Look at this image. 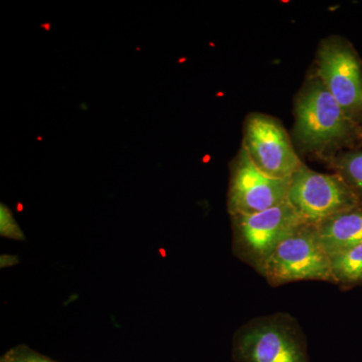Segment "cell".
Listing matches in <instances>:
<instances>
[{
  "instance_id": "obj_1",
  "label": "cell",
  "mask_w": 362,
  "mask_h": 362,
  "mask_svg": "<svg viewBox=\"0 0 362 362\" xmlns=\"http://www.w3.org/2000/svg\"><path fill=\"white\" fill-rule=\"evenodd\" d=\"M294 137L304 151L324 154L362 140V130L314 73L295 102Z\"/></svg>"
},
{
  "instance_id": "obj_2",
  "label": "cell",
  "mask_w": 362,
  "mask_h": 362,
  "mask_svg": "<svg viewBox=\"0 0 362 362\" xmlns=\"http://www.w3.org/2000/svg\"><path fill=\"white\" fill-rule=\"evenodd\" d=\"M235 362H311L301 325L287 312L250 319L233 334Z\"/></svg>"
},
{
  "instance_id": "obj_3",
  "label": "cell",
  "mask_w": 362,
  "mask_h": 362,
  "mask_svg": "<svg viewBox=\"0 0 362 362\" xmlns=\"http://www.w3.org/2000/svg\"><path fill=\"white\" fill-rule=\"evenodd\" d=\"M261 276L274 288L300 281L332 284L331 259L321 244L317 226L308 223L298 226L276 247Z\"/></svg>"
},
{
  "instance_id": "obj_4",
  "label": "cell",
  "mask_w": 362,
  "mask_h": 362,
  "mask_svg": "<svg viewBox=\"0 0 362 362\" xmlns=\"http://www.w3.org/2000/svg\"><path fill=\"white\" fill-rule=\"evenodd\" d=\"M230 218L233 254L259 275L278 245L305 223L288 201L261 213Z\"/></svg>"
},
{
  "instance_id": "obj_5",
  "label": "cell",
  "mask_w": 362,
  "mask_h": 362,
  "mask_svg": "<svg viewBox=\"0 0 362 362\" xmlns=\"http://www.w3.org/2000/svg\"><path fill=\"white\" fill-rule=\"evenodd\" d=\"M287 201L305 223L315 226L361 204L337 173H317L305 164L290 180Z\"/></svg>"
},
{
  "instance_id": "obj_6",
  "label": "cell",
  "mask_w": 362,
  "mask_h": 362,
  "mask_svg": "<svg viewBox=\"0 0 362 362\" xmlns=\"http://www.w3.org/2000/svg\"><path fill=\"white\" fill-rule=\"evenodd\" d=\"M315 74L362 130V65L354 47L340 37L324 40L317 54Z\"/></svg>"
},
{
  "instance_id": "obj_7",
  "label": "cell",
  "mask_w": 362,
  "mask_h": 362,
  "mask_svg": "<svg viewBox=\"0 0 362 362\" xmlns=\"http://www.w3.org/2000/svg\"><path fill=\"white\" fill-rule=\"evenodd\" d=\"M242 147L255 165L271 177L291 178L304 164L284 127L264 114L247 117Z\"/></svg>"
},
{
  "instance_id": "obj_8",
  "label": "cell",
  "mask_w": 362,
  "mask_h": 362,
  "mask_svg": "<svg viewBox=\"0 0 362 362\" xmlns=\"http://www.w3.org/2000/svg\"><path fill=\"white\" fill-rule=\"evenodd\" d=\"M291 178H275L259 170L240 148L230 168L228 192L230 216L261 213L287 201Z\"/></svg>"
},
{
  "instance_id": "obj_9",
  "label": "cell",
  "mask_w": 362,
  "mask_h": 362,
  "mask_svg": "<svg viewBox=\"0 0 362 362\" xmlns=\"http://www.w3.org/2000/svg\"><path fill=\"white\" fill-rule=\"evenodd\" d=\"M321 244L329 257L362 243V204L318 223Z\"/></svg>"
},
{
  "instance_id": "obj_10",
  "label": "cell",
  "mask_w": 362,
  "mask_h": 362,
  "mask_svg": "<svg viewBox=\"0 0 362 362\" xmlns=\"http://www.w3.org/2000/svg\"><path fill=\"white\" fill-rule=\"evenodd\" d=\"M330 259L332 284L342 290L362 286V243Z\"/></svg>"
},
{
  "instance_id": "obj_11",
  "label": "cell",
  "mask_w": 362,
  "mask_h": 362,
  "mask_svg": "<svg viewBox=\"0 0 362 362\" xmlns=\"http://www.w3.org/2000/svg\"><path fill=\"white\" fill-rule=\"evenodd\" d=\"M330 164L362 204V151L347 152L330 158Z\"/></svg>"
},
{
  "instance_id": "obj_12",
  "label": "cell",
  "mask_w": 362,
  "mask_h": 362,
  "mask_svg": "<svg viewBox=\"0 0 362 362\" xmlns=\"http://www.w3.org/2000/svg\"><path fill=\"white\" fill-rule=\"evenodd\" d=\"M0 233L2 237L9 238V239L18 240L25 239V235L16 223L13 213L6 204H1L0 206Z\"/></svg>"
},
{
  "instance_id": "obj_13",
  "label": "cell",
  "mask_w": 362,
  "mask_h": 362,
  "mask_svg": "<svg viewBox=\"0 0 362 362\" xmlns=\"http://www.w3.org/2000/svg\"><path fill=\"white\" fill-rule=\"evenodd\" d=\"M7 362H54L49 361V359H45L44 357H40L37 356H28V354H23V356H20V354H16L13 357L11 356V358L7 361Z\"/></svg>"
}]
</instances>
